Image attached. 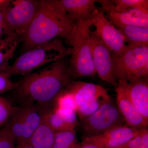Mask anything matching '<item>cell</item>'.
<instances>
[{
	"label": "cell",
	"mask_w": 148,
	"mask_h": 148,
	"mask_svg": "<svg viewBox=\"0 0 148 148\" xmlns=\"http://www.w3.org/2000/svg\"><path fill=\"white\" fill-rule=\"evenodd\" d=\"M72 81L67 57L56 61L38 71L24 76L14 89L23 105L38 104L42 110L51 109L56 98Z\"/></svg>",
	"instance_id": "obj_1"
},
{
	"label": "cell",
	"mask_w": 148,
	"mask_h": 148,
	"mask_svg": "<svg viewBox=\"0 0 148 148\" xmlns=\"http://www.w3.org/2000/svg\"><path fill=\"white\" fill-rule=\"evenodd\" d=\"M77 21L61 8L57 0H39L36 12L22 40L21 53L58 37L71 45Z\"/></svg>",
	"instance_id": "obj_2"
},
{
	"label": "cell",
	"mask_w": 148,
	"mask_h": 148,
	"mask_svg": "<svg viewBox=\"0 0 148 148\" xmlns=\"http://www.w3.org/2000/svg\"><path fill=\"white\" fill-rule=\"evenodd\" d=\"M71 47L67 48L60 40L54 39L22 53L10 66L5 74L9 77L25 76L47 64L71 55Z\"/></svg>",
	"instance_id": "obj_3"
},
{
	"label": "cell",
	"mask_w": 148,
	"mask_h": 148,
	"mask_svg": "<svg viewBox=\"0 0 148 148\" xmlns=\"http://www.w3.org/2000/svg\"><path fill=\"white\" fill-rule=\"evenodd\" d=\"M91 26L90 19L77 21L69 61V73L72 77H93L96 74L90 45Z\"/></svg>",
	"instance_id": "obj_4"
},
{
	"label": "cell",
	"mask_w": 148,
	"mask_h": 148,
	"mask_svg": "<svg viewBox=\"0 0 148 148\" xmlns=\"http://www.w3.org/2000/svg\"><path fill=\"white\" fill-rule=\"evenodd\" d=\"M113 74L117 83L147 77L148 45H127L118 55L112 54Z\"/></svg>",
	"instance_id": "obj_5"
},
{
	"label": "cell",
	"mask_w": 148,
	"mask_h": 148,
	"mask_svg": "<svg viewBox=\"0 0 148 148\" xmlns=\"http://www.w3.org/2000/svg\"><path fill=\"white\" fill-rule=\"evenodd\" d=\"M38 0H5L3 9L4 36L22 42L34 17Z\"/></svg>",
	"instance_id": "obj_6"
},
{
	"label": "cell",
	"mask_w": 148,
	"mask_h": 148,
	"mask_svg": "<svg viewBox=\"0 0 148 148\" xmlns=\"http://www.w3.org/2000/svg\"><path fill=\"white\" fill-rule=\"evenodd\" d=\"M42 119L41 112L36 105L27 104L13 107L3 128L17 145L27 143Z\"/></svg>",
	"instance_id": "obj_7"
},
{
	"label": "cell",
	"mask_w": 148,
	"mask_h": 148,
	"mask_svg": "<svg viewBox=\"0 0 148 148\" xmlns=\"http://www.w3.org/2000/svg\"><path fill=\"white\" fill-rule=\"evenodd\" d=\"M82 121L86 137L102 134L116 126L125 125L116 105L112 99L104 102L94 113Z\"/></svg>",
	"instance_id": "obj_8"
},
{
	"label": "cell",
	"mask_w": 148,
	"mask_h": 148,
	"mask_svg": "<svg viewBox=\"0 0 148 148\" xmlns=\"http://www.w3.org/2000/svg\"><path fill=\"white\" fill-rule=\"evenodd\" d=\"M90 42L93 64L96 74L102 80L115 87L118 83L113 74L112 51L96 32H90Z\"/></svg>",
	"instance_id": "obj_9"
},
{
	"label": "cell",
	"mask_w": 148,
	"mask_h": 148,
	"mask_svg": "<svg viewBox=\"0 0 148 148\" xmlns=\"http://www.w3.org/2000/svg\"><path fill=\"white\" fill-rule=\"evenodd\" d=\"M91 26L95 27V32L112 54H120L127 47L124 37L119 30L98 10L90 19Z\"/></svg>",
	"instance_id": "obj_10"
},
{
	"label": "cell",
	"mask_w": 148,
	"mask_h": 148,
	"mask_svg": "<svg viewBox=\"0 0 148 148\" xmlns=\"http://www.w3.org/2000/svg\"><path fill=\"white\" fill-rule=\"evenodd\" d=\"M101 5V10L108 14L110 21L116 27L135 26L148 27V11L138 9L118 10L111 1H96Z\"/></svg>",
	"instance_id": "obj_11"
},
{
	"label": "cell",
	"mask_w": 148,
	"mask_h": 148,
	"mask_svg": "<svg viewBox=\"0 0 148 148\" xmlns=\"http://www.w3.org/2000/svg\"><path fill=\"white\" fill-rule=\"evenodd\" d=\"M143 130L119 125L102 134L86 137L84 140L95 143L102 148H118L138 136Z\"/></svg>",
	"instance_id": "obj_12"
},
{
	"label": "cell",
	"mask_w": 148,
	"mask_h": 148,
	"mask_svg": "<svg viewBox=\"0 0 148 148\" xmlns=\"http://www.w3.org/2000/svg\"><path fill=\"white\" fill-rule=\"evenodd\" d=\"M147 77H140L131 81L122 80L118 84L124 89L136 110L148 121V83Z\"/></svg>",
	"instance_id": "obj_13"
},
{
	"label": "cell",
	"mask_w": 148,
	"mask_h": 148,
	"mask_svg": "<svg viewBox=\"0 0 148 148\" xmlns=\"http://www.w3.org/2000/svg\"><path fill=\"white\" fill-rule=\"evenodd\" d=\"M115 91L117 107L124 120L125 125L139 130L147 128L148 121L145 119L136 110L123 88L118 84L115 87Z\"/></svg>",
	"instance_id": "obj_14"
},
{
	"label": "cell",
	"mask_w": 148,
	"mask_h": 148,
	"mask_svg": "<svg viewBox=\"0 0 148 148\" xmlns=\"http://www.w3.org/2000/svg\"><path fill=\"white\" fill-rule=\"evenodd\" d=\"M66 89L73 95L77 108L96 98L109 99L111 98L105 88L90 83L72 81Z\"/></svg>",
	"instance_id": "obj_15"
},
{
	"label": "cell",
	"mask_w": 148,
	"mask_h": 148,
	"mask_svg": "<svg viewBox=\"0 0 148 148\" xmlns=\"http://www.w3.org/2000/svg\"><path fill=\"white\" fill-rule=\"evenodd\" d=\"M58 5L66 13L77 20H89L98 9L95 0H57Z\"/></svg>",
	"instance_id": "obj_16"
},
{
	"label": "cell",
	"mask_w": 148,
	"mask_h": 148,
	"mask_svg": "<svg viewBox=\"0 0 148 148\" xmlns=\"http://www.w3.org/2000/svg\"><path fill=\"white\" fill-rule=\"evenodd\" d=\"M56 133L42 115L41 122L27 143L35 148H51Z\"/></svg>",
	"instance_id": "obj_17"
},
{
	"label": "cell",
	"mask_w": 148,
	"mask_h": 148,
	"mask_svg": "<svg viewBox=\"0 0 148 148\" xmlns=\"http://www.w3.org/2000/svg\"><path fill=\"white\" fill-rule=\"evenodd\" d=\"M116 27L124 37L127 45H148V27L135 26H119Z\"/></svg>",
	"instance_id": "obj_18"
},
{
	"label": "cell",
	"mask_w": 148,
	"mask_h": 148,
	"mask_svg": "<svg viewBox=\"0 0 148 148\" xmlns=\"http://www.w3.org/2000/svg\"><path fill=\"white\" fill-rule=\"evenodd\" d=\"M19 43L10 38L5 37L0 43V73H5L10 65L9 61L13 57Z\"/></svg>",
	"instance_id": "obj_19"
},
{
	"label": "cell",
	"mask_w": 148,
	"mask_h": 148,
	"mask_svg": "<svg viewBox=\"0 0 148 148\" xmlns=\"http://www.w3.org/2000/svg\"><path fill=\"white\" fill-rule=\"evenodd\" d=\"M78 144L75 129L69 130L56 133L51 148H77Z\"/></svg>",
	"instance_id": "obj_20"
},
{
	"label": "cell",
	"mask_w": 148,
	"mask_h": 148,
	"mask_svg": "<svg viewBox=\"0 0 148 148\" xmlns=\"http://www.w3.org/2000/svg\"><path fill=\"white\" fill-rule=\"evenodd\" d=\"M39 109L43 117L56 133L75 129L64 122L61 118L53 112L52 109Z\"/></svg>",
	"instance_id": "obj_21"
},
{
	"label": "cell",
	"mask_w": 148,
	"mask_h": 148,
	"mask_svg": "<svg viewBox=\"0 0 148 148\" xmlns=\"http://www.w3.org/2000/svg\"><path fill=\"white\" fill-rule=\"evenodd\" d=\"M110 99L111 98L109 99L96 98L88 101L77 107V114L82 121L94 113L104 102Z\"/></svg>",
	"instance_id": "obj_22"
},
{
	"label": "cell",
	"mask_w": 148,
	"mask_h": 148,
	"mask_svg": "<svg viewBox=\"0 0 148 148\" xmlns=\"http://www.w3.org/2000/svg\"><path fill=\"white\" fill-rule=\"evenodd\" d=\"M118 10L138 9L148 11V0H112Z\"/></svg>",
	"instance_id": "obj_23"
},
{
	"label": "cell",
	"mask_w": 148,
	"mask_h": 148,
	"mask_svg": "<svg viewBox=\"0 0 148 148\" xmlns=\"http://www.w3.org/2000/svg\"><path fill=\"white\" fill-rule=\"evenodd\" d=\"M54 108L72 109L76 111V104L71 92L66 88L61 92L56 98L53 106Z\"/></svg>",
	"instance_id": "obj_24"
},
{
	"label": "cell",
	"mask_w": 148,
	"mask_h": 148,
	"mask_svg": "<svg viewBox=\"0 0 148 148\" xmlns=\"http://www.w3.org/2000/svg\"><path fill=\"white\" fill-rule=\"evenodd\" d=\"M53 112L67 124L75 128L78 124L75 110L72 109L54 108Z\"/></svg>",
	"instance_id": "obj_25"
},
{
	"label": "cell",
	"mask_w": 148,
	"mask_h": 148,
	"mask_svg": "<svg viewBox=\"0 0 148 148\" xmlns=\"http://www.w3.org/2000/svg\"><path fill=\"white\" fill-rule=\"evenodd\" d=\"M12 108L13 106L7 99L0 96V127L8 120Z\"/></svg>",
	"instance_id": "obj_26"
},
{
	"label": "cell",
	"mask_w": 148,
	"mask_h": 148,
	"mask_svg": "<svg viewBox=\"0 0 148 148\" xmlns=\"http://www.w3.org/2000/svg\"><path fill=\"white\" fill-rule=\"evenodd\" d=\"M10 77L5 73H0V94L13 90L16 87V82H12Z\"/></svg>",
	"instance_id": "obj_27"
},
{
	"label": "cell",
	"mask_w": 148,
	"mask_h": 148,
	"mask_svg": "<svg viewBox=\"0 0 148 148\" xmlns=\"http://www.w3.org/2000/svg\"><path fill=\"white\" fill-rule=\"evenodd\" d=\"M15 142L5 129L0 130V148H13Z\"/></svg>",
	"instance_id": "obj_28"
},
{
	"label": "cell",
	"mask_w": 148,
	"mask_h": 148,
	"mask_svg": "<svg viewBox=\"0 0 148 148\" xmlns=\"http://www.w3.org/2000/svg\"><path fill=\"white\" fill-rule=\"evenodd\" d=\"M142 130L141 132L138 136L130 140L123 145L118 148H138L140 146L142 138H143V132L144 129Z\"/></svg>",
	"instance_id": "obj_29"
},
{
	"label": "cell",
	"mask_w": 148,
	"mask_h": 148,
	"mask_svg": "<svg viewBox=\"0 0 148 148\" xmlns=\"http://www.w3.org/2000/svg\"><path fill=\"white\" fill-rule=\"evenodd\" d=\"M5 0H0V43L2 41L4 36L3 9Z\"/></svg>",
	"instance_id": "obj_30"
},
{
	"label": "cell",
	"mask_w": 148,
	"mask_h": 148,
	"mask_svg": "<svg viewBox=\"0 0 148 148\" xmlns=\"http://www.w3.org/2000/svg\"><path fill=\"white\" fill-rule=\"evenodd\" d=\"M77 148H102L95 143L84 140L82 143L78 144Z\"/></svg>",
	"instance_id": "obj_31"
},
{
	"label": "cell",
	"mask_w": 148,
	"mask_h": 148,
	"mask_svg": "<svg viewBox=\"0 0 148 148\" xmlns=\"http://www.w3.org/2000/svg\"><path fill=\"white\" fill-rule=\"evenodd\" d=\"M138 148H148V130L147 128L144 129L142 141Z\"/></svg>",
	"instance_id": "obj_32"
},
{
	"label": "cell",
	"mask_w": 148,
	"mask_h": 148,
	"mask_svg": "<svg viewBox=\"0 0 148 148\" xmlns=\"http://www.w3.org/2000/svg\"><path fill=\"white\" fill-rule=\"evenodd\" d=\"M13 148H35L32 146L30 145L27 143L18 144L16 146H15Z\"/></svg>",
	"instance_id": "obj_33"
}]
</instances>
